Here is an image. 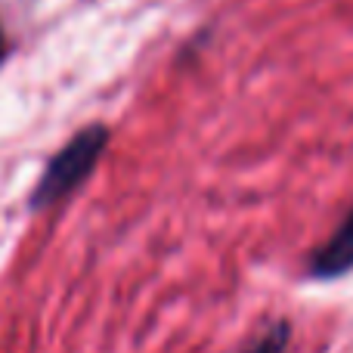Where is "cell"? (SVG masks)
I'll use <instances>...</instances> for the list:
<instances>
[{
    "label": "cell",
    "instance_id": "obj_1",
    "mask_svg": "<svg viewBox=\"0 0 353 353\" xmlns=\"http://www.w3.org/2000/svg\"><path fill=\"white\" fill-rule=\"evenodd\" d=\"M105 143H109V128H103V124H90V128H84L81 134H74L72 140L56 152V159L47 165L34 195H31V205L47 208V205H53V201L65 199L68 192H74V189L90 176L93 168H97Z\"/></svg>",
    "mask_w": 353,
    "mask_h": 353
},
{
    "label": "cell",
    "instance_id": "obj_2",
    "mask_svg": "<svg viewBox=\"0 0 353 353\" xmlns=\"http://www.w3.org/2000/svg\"><path fill=\"white\" fill-rule=\"evenodd\" d=\"M353 270V208L344 217V223L332 232V239L310 257L307 273L313 279H338Z\"/></svg>",
    "mask_w": 353,
    "mask_h": 353
},
{
    "label": "cell",
    "instance_id": "obj_3",
    "mask_svg": "<svg viewBox=\"0 0 353 353\" xmlns=\"http://www.w3.org/2000/svg\"><path fill=\"white\" fill-rule=\"evenodd\" d=\"M288 341H292V325H288L285 319H279V323L270 325L261 338H254L242 353H285Z\"/></svg>",
    "mask_w": 353,
    "mask_h": 353
},
{
    "label": "cell",
    "instance_id": "obj_4",
    "mask_svg": "<svg viewBox=\"0 0 353 353\" xmlns=\"http://www.w3.org/2000/svg\"><path fill=\"white\" fill-rule=\"evenodd\" d=\"M3 53H6V47H3V28H0V62H3Z\"/></svg>",
    "mask_w": 353,
    "mask_h": 353
}]
</instances>
